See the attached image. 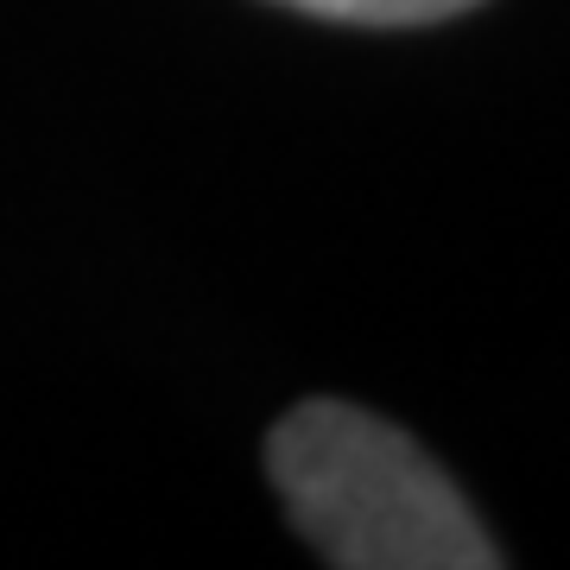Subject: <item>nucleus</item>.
Masks as SVG:
<instances>
[{
	"instance_id": "2",
	"label": "nucleus",
	"mask_w": 570,
	"mask_h": 570,
	"mask_svg": "<svg viewBox=\"0 0 570 570\" xmlns=\"http://www.w3.org/2000/svg\"><path fill=\"white\" fill-rule=\"evenodd\" d=\"M298 13H317V20H348V26H431L450 20V13H469L482 0H285Z\"/></svg>"
},
{
	"instance_id": "1",
	"label": "nucleus",
	"mask_w": 570,
	"mask_h": 570,
	"mask_svg": "<svg viewBox=\"0 0 570 570\" xmlns=\"http://www.w3.org/2000/svg\"><path fill=\"white\" fill-rule=\"evenodd\" d=\"M266 469L292 527L343 570H494L501 551L406 431L343 400L285 412Z\"/></svg>"
}]
</instances>
